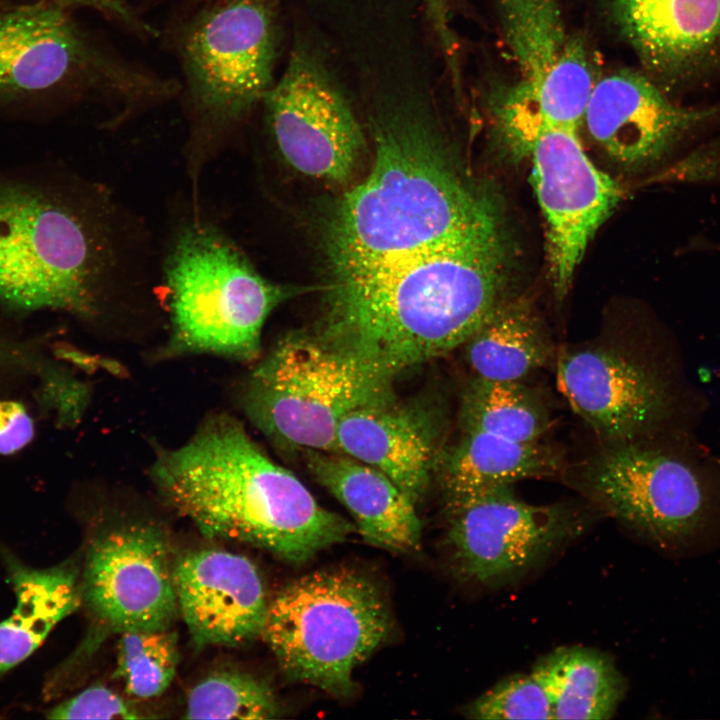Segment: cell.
Listing matches in <instances>:
<instances>
[{"label":"cell","instance_id":"cell-26","mask_svg":"<svg viewBox=\"0 0 720 720\" xmlns=\"http://www.w3.org/2000/svg\"><path fill=\"white\" fill-rule=\"evenodd\" d=\"M178 662L177 634L169 628L120 633L115 677L129 695L149 699L163 694L176 675Z\"/></svg>","mask_w":720,"mask_h":720},{"label":"cell","instance_id":"cell-15","mask_svg":"<svg viewBox=\"0 0 720 720\" xmlns=\"http://www.w3.org/2000/svg\"><path fill=\"white\" fill-rule=\"evenodd\" d=\"M720 116V102L686 106L647 73L621 71L595 82L583 121L591 137L617 163L651 164L685 136Z\"/></svg>","mask_w":720,"mask_h":720},{"label":"cell","instance_id":"cell-22","mask_svg":"<svg viewBox=\"0 0 720 720\" xmlns=\"http://www.w3.org/2000/svg\"><path fill=\"white\" fill-rule=\"evenodd\" d=\"M4 561L16 606L0 623V675L27 659L52 629L81 604L80 582L73 563L35 569L7 552Z\"/></svg>","mask_w":720,"mask_h":720},{"label":"cell","instance_id":"cell-20","mask_svg":"<svg viewBox=\"0 0 720 720\" xmlns=\"http://www.w3.org/2000/svg\"><path fill=\"white\" fill-rule=\"evenodd\" d=\"M301 452L308 471L348 509L367 543L395 552L419 548L415 503L385 474L345 454Z\"/></svg>","mask_w":720,"mask_h":720},{"label":"cell","instance_id":"cell-24","mask_svg":"<svg viewBox=\"0 0 720 720\" xmlns=\"http://www.w3.org/2000/svg\"><path fill=\"white\" fill-rule=\"evenodd\" d=\"M552 354L551 339L523 299H504L466 343L475 375L494 380L520 381Z\"/></svg>","mask_w":720,"mask_h":720},{"label":"cell","instance_id":"cell-31","mask_svg":"<svg viewBox=\"0 0 720 720\" xmlns=\"http://www.w3.org/2000/svg\"><path fill=\"white\" fill-rule=\"evenodd\" d=\"M504 25L514 30L534 29L560 12L558 0H499Z\"/></svg>","mask_w":720,"mask_h":720},{"label":"cell","instance_id":"cell-28","mask_svg":"<svg viewBox=\"0 0 720 720\" xmlns=\"http://www.w3.org/2000/svg\"><path fill=\"white\" fill-rule=\"evenodd\" d=\"M465 712L472 719H552L549 699L531 673L504 678L469 704Z\"/></svg>","mask_w":720,"mask_h":720},{"label":"cell","instance_id":"cell-18","mask_svg":"<svg viewBox=\"0 0 720 720\" xmlns=\"http://www.w3.org/2000/svg\"><path fill=\"white\" fill-rule=\"evenodd\" d=\"M557 380L572 410L611 444L628 443L666 408V393L657 377L610 349L564 353Z\"/></svg>","mask_w":720,"mask_h":720},{"label":"cell","instance_id":"cell-21","mask_svg":"<svg viewBox=\"0 0 720 720\" xmlns=\"http://www.w3.org/2000/svg\"><path fill=\"white\" fill-rule=\"evenodd\" d=\"M562 466V456L538 441L463 432L455 445L441 452L436 471L450 509L524 479L554 476Z\"/></svg>","mask_w":720,"mask_h":720},{"label":"cell","instance_id":"cell-13","mask_svg":"<svg viewBox=\"0 0 720 720\" xmlns=\"http://www.w3.org/2000/svg\"><path fill=\"white\" fill-rule=\"evenodd\" d=\"M80 594L91 615L114 632L169 628L179 610L162 531L137 522L100 533L86 554Z\"/></svg>","mask_w":720,"mask_h":720},{"label":"cell","instance_id":"cell-17","mask_svg":"<svg viewBox=\"0 0 720 720\" xmlns=\"http://www.w3.org/2000/svg\"><path fill=\"white\" fill-rule=\"evenodd\" d=\"M178 610L199 646H237L261 636L268 601L262 577L247 557L199 549L173 566Z\"/></svg>","mask_w":720,"mask_h":720},{"label":"cell","instance_id":"cell-23","mask_svg":"<svg viewBox=\"0 0 720 720\" xmlns=\"http://www.w3.org/2000/svg\"><path fill=\"white\" fill-rule=\"evenodd\" d=\"M531 674L549 699L552 719H609L626 691L613 661L586 647H559L540 658Z\"/></svg>","mask_w":720,"mask_h":720},{"label":"cell","instance_id":"cell-32","mask_svg":"<svg viewBox=\"0 0 720 720\" xmlns=\"http://www.w3.org/2000/svg\"><path fill=\"white\" fill-rule=\"evenodd\" d=\"M59 6L68 9L71 7H86L100 12L107 18L125 25L144 35L155 34L153 28L143 23L133 13L125 0H51Z\"/></svg>","mask_w":720,"mask_h":720},{"label":"cell","instance_id":"cell-10","mask_svg":"<svg viewBox=\"0 0 720 720\" xmlns=\"http://www.w3.org/2000/svg\"><path fill=\"white\" fill-rule=\"evenodd\" d=\"M586 493L656 546L676 553L702 543L706 490L690 467L630 443L613 444L584 464Z\"/></svg>","mask_w":720,"mask_h":720},{"label":"cell","instance_id":"cell-11","mask_svg":"<svg viewBox=\"0 0 720 720\" xmlns=\"http://www.w3.org/2000/svg\"><path fill=\"white\" fill-rule=\"evenodd\" d=\"M263 102L277 147L292 168L332 182L351 176L364 147L363 130L336 80L311 49L293 50Z\"/></svg>","mask_w":720,"mask_h":720},{"label":"cell","instance_id":"cell-4","mask_svg":"<svg viewBox=\"0 0 720 720\" xmlns=\"http://www.w3.org/2000/svg\"><path fill=\"white\" fill-rule=\"evenodd\" d=\"M81 190L40 169L0 170V306L94 315L104 253Z\"/></svg>","mask_w":720,"mask_h":720},{"label":"cell","instance_id":"cell-1","mask_svg":"<svg viewBox=\"0 0 720 720\" xmlns=\"http://www.w3.org/2000/svg\"><path fill=\"white\" fill-rule=\"evenodd\" d=\"M498 227L365 273L334 277L315 332L393 379L467 341L505 299Z\"/></svg>","mask_w":720,"mask_h":720},{"label":"cell","instance_id":"cell-25","mask_svg":"<svg viewBox=\"0 0 720 720\" xmlns=\"http://www.w3.org/2000/svg\"><path fill=\"white\" fill-rule=\"evenodd\" d=\"M462 432L486 433L519 442H535L550 426L542 401L520 381L474 376L460 405Z\"/></svg>","mask_w":720,"mask_h":720},{"label":"cell","instance_id":"cell-27","mask_svg":"<svg viewBox=\"0 0 720 720\" xmlns=\"http://www.w3.org/2000/svg\"><path fill=\"white\" fill-rule=\"evenodd\" d=\"M278 712L271 688L238 671H218L189 692L185 719H271Z\"/></svg>","mask_w":720,"mask_h":720},{"label":"cell","instance_id":"cell-8","mask_svg":"<svg viewBox=\"0 0 720 720\" xmlns=\"http://www.w3.org/2000/svg\"><path fill=\"white\" fill-rule=\"evenodd\" d=\"M176 83L98 46L51 0L0 5V106L43 104L91 92L128 102L170 96Z\"/></svg>","mask_w":720,"mask_h":720},{"label":"cell","instance_id":"cell-29","mask_svg":"<svg viewBox=\"0 0 720 720\" xmlns=\"http://www.w3.org/2000/svg\"><path fill=\"white\" fill-rule=\"evenodd\" d=\"M49 719H139V712L103 685H94L47 711Z\"/></svg>","mask_w":720,"mask_h":720},{"label":"cell","instance_id":"cell-16","mask_svg":"<svg viewBox=\"0 0 720 720\" xmlns=\"http://www.w3.org/2000/svg\"><path fill=\"white\" fill-rule=\"evenodd\" d=\"M646 73L674 97L720 82V0H613Z\"/></svg>","mask_w":720,"mask_h":720},{"label":"cell","instance_id":"cell-14","mask_svg":"<svg viewBox=\"0 0 720 720\" xmlns=\"http://www.w3.org/2000/svg\"><path fill=\"white\" fill-rule=\"evenodd\" d=\"M529 155L546 222V255L554 292L562 299L587 246L621 198L618 184L584 151L577 130L542 131Z\"/></svg>","mask_w":720,"mask_h":720},{"label":"cell","instance_id":"cell-9","mask_svg":"<svg viewBox=\"0 0 720 720\" xmlns=\"http://www.w3.org/2000/svg\"><path fill=\"white\" fill-rule=\"evenodd\" d=\"M276 0H217L194 18L182 57L194 111L223 130L272 86Z\"/></svg>","mask_w":720,"mask_h":720},{"label":"cell","instance_id":"cell-5","mask_svg":"<svg viewBox=\"0 0 720 720\" xmlns=\"http://www.w3.org/2000/svg\"><path fill=\"white\" fill-rule=\"evenodd\" d=\"M166 280L172 332L165 352L172 355L254 360L269 314L300 292L266 280L230 240L204 223L179 233Z\"/></svg>","mask_w":720,"mask_h":720},{"label":"cell","instance_id":"cell-3","mask_svg":"<svg viewBox=\"0 0 720 720\" xmlns=\"http://www.w3.org/2000/svg\"><path fill=\"white\" fill-rule=\"evenodd\" d=\"M151 475L204 535L251 544L291 563L308 561L355 530L229 416L210 418L183 445L162 451Z\"/></svg>","mask_w":720,"mask_h":720},{"label":"cell","instance_id":"cell-30","mask_svg":"<svg viewBox=\"0 0 720 720\" xmlns=\"http://www.w3.org/2000/svg\"><path fill=\"white\" fill-rule=\"evenodd\" d=\"M34 432L33 419L22 403L0 400V455H11L26 447Z\"/></svg>","mask_w":720,"mask_h":720},{"label":"cell","instance_id":"cell-7","mask_svg":"<svg viewBox=\"0 0 720 720\" xmlns=\"http://www.w3.org/2000/svg\"><path fill=\"white\" fill-rule=\"evenodd\" d=\"M393 379L323 340L315 331L280 339L250 374L242 395L250 421L285 450L340 453L348 413L395 401Z\"/></svg>","mask_w":720,"mask_h":720},{"label":"cell","instance_id":"cell-33","mask_svg":"<svg viewBox=\"0 0 720 720\" xmlns=\"http://www.w3.org/2000/svg\"><path fill=\"white\" fill-rule=\"evenodd\" d=\"M454 0H425L427 18L439 43H449L454 37L451 16Z\"/></svg>","mask_w":720,"mask_h":720},{"label":"cell","instance_id":"cell-19","mask_svg":"<svg viewBox=\"0 0 720 720\" xmlns=\"http://www.w3.org/2000/svg\"><path fill=\"white\" fill-rule=\"evenodd\" d=\"M441 423L395 401L356 409L340 421L339 452L385 474L416 503L440 458Z\"/></svg>","mask_w":720,"mask_h":720},{"label":"cell","instance_id":"cell-2","mask_svg":"<svg viewBox=\"0 0 720 720\" xmlns=\"http://www.w3.org/2000/svg\"><path fill=\"white\" fill-rule=\"evenodd\" d=\"M368 177L336 204L326 246L334 277L375 270L497 227L488 206L446 158L431 121L409 101L371 120Z\"/></svg>","mask_w":720,"mask_h":720},{"label":"cell","instance_id":"cell-12","mask_svg":"<svg viewBox=\"0 0 720 720\" xmlns=\"http://www.w3.org/2000/svg\"><path fill=\"white\" fill-rule=\"evenodd\" d=\"M447 542L456 575L491 585L523 574L582 530L565 504L531 505L511 488L448 509Z\"/></svg>","mask_w":720,"mask_h":720},{"label":"cell","instance_id":"cell-6","mask_svg":"<svg viewBox=\"0 0 720 720\" xmlns=\"http://www.w3.org/2000/svg\"><path fill=\"white\" fill-rule=\"evenodd\" d=\"M390 617L377 587L348 568L319 570L268 603L261 636L291 680L340 697L352 673L386 638Z\"/></svg>","mask_w":720,"mask_h":720}]
</instances>
